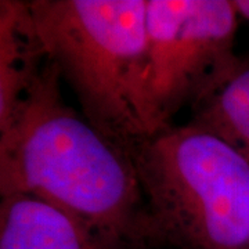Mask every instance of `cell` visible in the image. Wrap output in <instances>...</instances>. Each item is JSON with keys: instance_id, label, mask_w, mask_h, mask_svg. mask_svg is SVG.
<instances>
[{"instance_id": "cell-3", "label": "cell", "mask_w": 249, "mask_h": 249, "mask_svg": "<svg viewBox=\"0 0 249 249\" xmlns=\"http://www.w3.org/2000/svg\"><path fill=\"white\" fill-rule=\"evenodd\" d=\"M154 244L249 249V160L222 139L186 124L130 151Z\"/></svg>"}, {"instance_id": "cell-7", "label": "cell", "mask_w": 249, "mask_h": 249, "mask_svg": "<svg viewBox=\"0 0 249 249\" xmlns=\"http://www.w3.org/2000/svg\"><path fill=\"white\" fill-rule=\"evenodd\" d=\"M187 124L222 139L249 160V58L191 108Z\"/></svg>"}, {"instance_id": "cell-1", "label": "cell", "mask_w": 249, "mask_h": 249, "mask_svg": "<svg viewBox=\"0 0 249 249\" xmlns=\"http://www.w3.org/2000/svg\"><path fill=\"white\" fill-rule=\"evenodd\" d=\"M61 80L47 58L0 126V194L43 199L133 249L155 245L130 154L64 100Z\"/></svg>"}, {"instance_id": "cell-6", "label": "cell", "mask_w": 249, "mask_h": 249, "mask_svg": "<svg viewBox=\"0 0 249 249\" xmlns=\"http://www.w3.org/2000/svg\"><path fill=\"white\" fill-rule=\"evenodd\" d=\"M46 57L28 1H0V126L35 82Z\"/></svg>"}, {"instance_id": "cell-8", "label": "cell", "mask_w": 249, "mask_h": 249, "mask_svg": "<svg viewBox=\"0 0 249 249\" xmlns=\"http://www.w3.org/2000/svg\"><path fill=\"white\" fill-rule=\"evenodd\" d=\"M240 18H244L249 22V0H232Z\"/></svg>"}, {"instance_id": "cell-2", "label": "cell", "mask_w": 249, "mask_h": 249, "mask_svg": "<svg viewBox=\"0 0 249 249\" xmlns=\"http://www.w3.org/2000/svg\"><path fill=\"white\" fill-rule=\"evenodd\" d=\"M28 6L46 57L83 116L130 154L148 137L147 0H29Z\"/></svg>"}, {"instance_id": "cell-5", "label": "cell", "mask_w": 249, "mask_h": 249, "mask_svg": "<svg viewBox=\"0 0 249 249\" xmlns=\"http://www.w3.org/2000/svg\"><path fill=\"white\" fill-rule=\"evenodd\" d=\"M0 249H133L55 205L32 196H1Z\"/></svg>"}, {"instance_id": "cell-4", "label": "cell", "mask_w": 249, "mask_h": 249, "mask_svg": "<svg viewBox=\"0 0 249 249\" xmlns=\"http://www.w3.org/2000/svg\"><path fill=\"white\" fill-rule=\"evenodd\" d=\"M238 13L232 0H147L144 122L148 137L168 129L229 78Z\"/></svg>"}]
</instances>
